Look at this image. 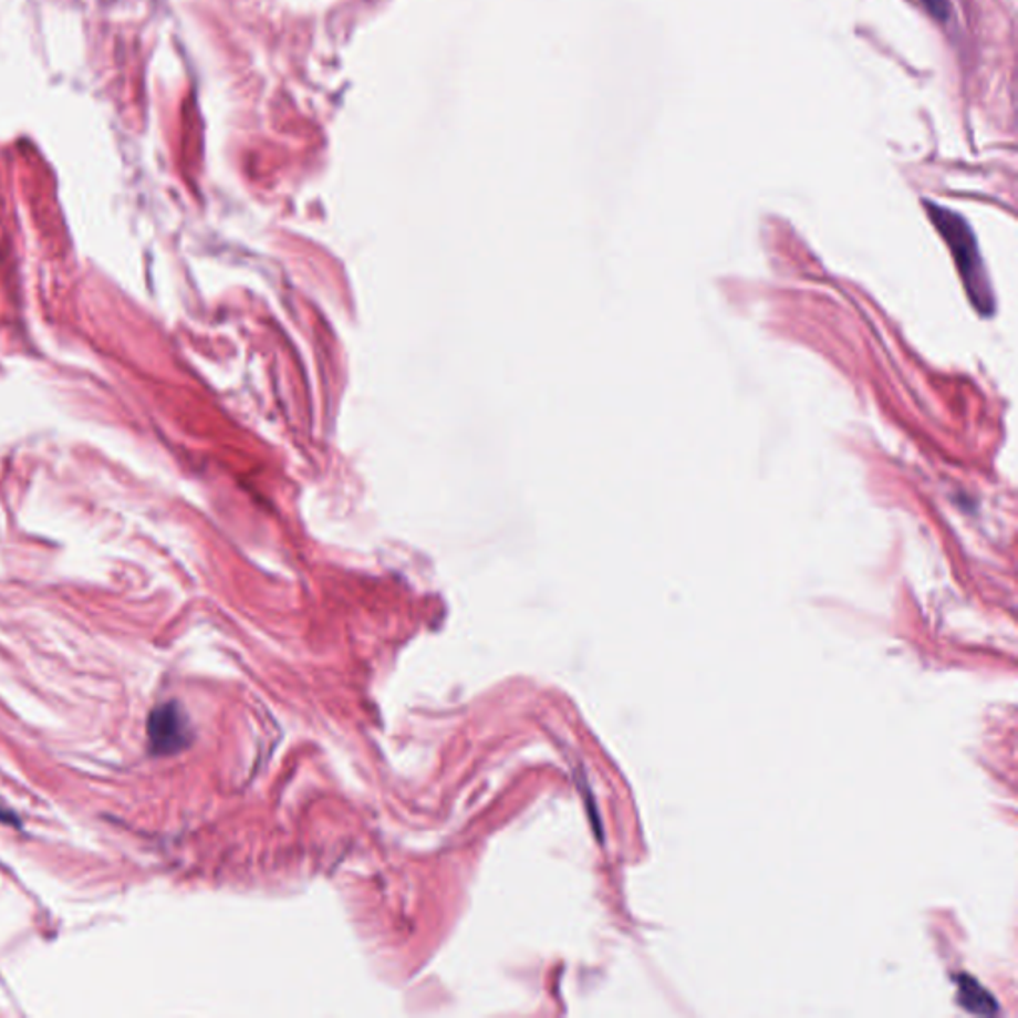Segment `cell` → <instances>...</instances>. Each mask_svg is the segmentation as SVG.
Here are the masks:
<instances>
[{
  "label": "cell",
  "mask_w": 1018,
  "mask_h": 1018,
  "mask_svg": "<svg viewBox=\"0 0 1018 1018\" xmlns=\"http://www.w3.org/2000/svg\"><path fill=\"white\" fill-rule=\"evenodd\" d=\"M927 209H929L931 221L935 224L937 231L947 241L951 253L955 257L960 279L969 293L970 303L977 309V313L990 316L995 311V297H993L989 274L985 271L973 229L967 226L963 217L953 214L945 207L927 204Z\"/></svg>",
  "instance_id": "obj_1"
},
{
  "label": "cell",
  "mask_w": 1018,
  "mask_h": 1018,
  "mask_svg": "<svg viewBox=\"0 0 1018 1018\" xmlns=\"http://www.w3.org/2000/svg\"><path fill=\"white\" fill-rule=\"evenodd\" d=\"M189 723L179 706L164 705L154 710L147 725L152 748L157 755H174L189 745Z\"/></svg>",
  "instance_id": "obj_2"
},
{
  "label": "cell",
  "mask_w": 1018,
  "mask_h": 1018,
  "mask_svg": "<svg viewBox=\"0 0 1018 1018\" xmlns=\"http://www.w3.org/2000/svg\"><path fill=\"white\" fill-rule=\"evenodd\" d=\"M959 1005L975 1015H997V1000L990 997L979 983L969 977H959Z\"/></svg>",
  "instance_id": "obj_3"
},
{
  "label": "cell",
  "mask_w": 1018,
  "mask_h": 1018,
  "mask_svg": "<svg viewBox=\"0 0 1018 1018\" xmlns=\"http://www.w3.org/2000/svg\"><path fill=\"white\" fill-rule=\"evenodd\" d=\"M925 4V9L929 10L931 14L937 20H947L949 19V0H921Z\"/></svg>",
  "instance_id": "obj_4"
}]
</instances>
